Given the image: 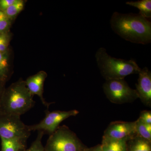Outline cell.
Segmentation results:
<instances>
[{"label":"cell","instance_id":"cell-1","mask_svg":"<svg viewBox=\"0 0 151 151\" xmlns=\"http://www.w3.org/2000/svg\"><path fill=\"white\" fill-rule=\"evenodd\" d=\"M110 24L113 32L126 40L143 45L151 42V22L139 14L115 12Z\"/></svg>","mask_w":151,"mask_h":151},{"label":"cell","instance_id":"cell-2","mask_svg":"<svg viewBox=\"0 0 151 151\" xmlns=\"http://www.w3.org/2000/svg\"><path fill=\"white\" fill-rule=\"evenodd\" d=\"M33 97L25 81L20 79L4 90L0 100V115L21 116L24 114L35 104Z\"/></svg>","mask_w":151,"mask_h":151},{"label":"cell","instance_id":"cell-3","mask_svg":"<svg viewBox=\"0 0 151 151\" xmlns=\"http://www.w3.org/2000/svg\"><path fill=\"white\" fill-rule=\"evenodd\" d=\"M95 58L101 75L106 81L124 79L131 74H139L142 69L134 60L113 57L104 47L98 49Z\"/></svg>","mask_w":151,"mask_h":151},{"label":"cell","instance_id":"cell-4","mask_svg":"<svg viewBox=\"0 0 151 151\" xmlns=\"http://www.w3.org/2000/svg\"><path fill=\"white\" fill-rule=\"evenodd\" d=\"M44 147L45 151H85L88 148L65 125L50 135Z\"/></svg>","mask_w":151,"mask_h":151},{"label":"cell","instance_id":"cell-5","mask_svg":"<svg viewBox=\"0 0 151 151\" xmlns=\"http://www.w3.org/2000/svg\"><path fill=\"white\" fill-rule=\"evenodd\" d=\"M103 89L108 100L115 104L132 103L139 98L136 89L131 88L124 79L106 81Z\"/></svg>","mask_w":151,"mask_h":151},{"label":"cell","instance_id":"cell-6","mask_svg":"<svg viewBox=\"0 0 151 151\" xmlns=\"http://www.w3.org/2000/svg\"><path fill=\"white\" fill-rule=\"evenodd\" d=\"M30 132L28 126L22 122L20 116L9 114L0 115L1 138H20L27 140Z\"/></svg>","mask_w":151,"mask_h":151},{"label":"cell","instance_id":"cell-7","mask_svg":"<svg viewBox=\"0 0 151 151\" xmlns=\"http://www.w3.org/2000/svg\"><path fill=\"white\" fill-rule=\"evenodd\" d=\"M79 112L76 110L69 111H45V118L38 124L28 126L29 131H42L44 134L51 135L59 127L60 124L65 119L78 115Z\"/></svg>","mask_w":151,"mask_h":151},{"label":"cell","instance_id":"cell-8","mask_svg":"<svg viewBox=\"0 0 151 151\" xmlns=\"http://www.w3.org/2000/svg\"><path fill=\"white\" fill-rule=\"evenodd\" d=\"M136 135V121H116L111 122L106 128L103 139L113 140H128Z\"/></svg>","mask_w":151,"mask_h":151},{"label":"cell","instance_id":"cell-9","mask_svg":"<svg viewBox=\"0 0 151 151\" xmlns=\"http://www.w3.org/2000/svg\"><path fill=\"white\" fill-rule=\"evenodd\" d=\"M136 91L139 98L147 107L151 106V72L147 67L141 69L139 73Z\"/></svg>","mask_w":151,"mask_h":151},{"label":"cell","instance_id":"cell-10","mask_svg":"<svg viewBox=\"0 0 151 151\" xmlns=\"http://www.w3.org/2000/svg\"><path fill=\"white\" fill-rule=\"evenodd\" d=\"M45 71H40L35 75L29 76L25 81L26 86L33 96L37 95L40 98L42 104L48 108L51 103H47L43 97V87L47 77Z\"/></svg>","mask_w":151,"mask_h":151},{"label":"cell","instance_id":"cell-11","mask_svg":"<svg viewBox=\"0 0 151 151\" xmlns=\"http://www.w3.org/2000/svg\"><path fill=\"white\" fill-rule=\"evenodd\" d=\"M127 151H151V142L135 135L127 141Z\"/></svg>","mask_w":151,"mask_h":151},{"label":"cell","instance_id":"cell-12","mask_svg":"<svg viewBox=\"0 0 151 151\" xmlns=\"http://www.w3.org/2000/svg\"><path fill=\"white\" fill-rule=\"evenodd\" d=\"M1 151H22L26 149L27 140L20 138H1Z\"/></svg>","mask_w":151,"mask_h":151},{"label":"cell","instance_id":"cell-13","mask_svg":"<svg viewBox=\"0 0 151 151\" xmlns=\"http://www.w3.org/2000/svg\"><path fill=\"white\" fill-rule=\"evenodd\" d=\"M127 140H113L102 139L101 145L103 151H127Z\"/></svg>","mask_w":151,"mask_h":151},{"label":"cell","instance_id":"cell-14","mask_svg":"<svg viewBox=\"0 0 151 151\" xmlns=\"http://www.w3.org/2000/svg\"><path fill=\"white\" fill-rule=\"evenodd\" d=\"M126 4L138 9L139 10V14L145 18H151V0H140L135 1H128Z\"/></svg>","mask_w":151,"mask_h":151},{"label":"cell","instance_id":"cell-15","mask_svg":"<svg viewBox=\"0 0 151 151\" xmlns=\"http://www.w3.org/2000/svg\"><path fill=\"white\" fill-rule=\"evenodd\" d=\"M136 131L138 136L151 142V125L144 124L138 119L136 121Z\"/></svg>","mask_w":151,"mask_h":151},{"label":"cell","instance_id":"cell-16","mask_svg":"<svg viewBox=\"0 0 151 151\" xmlns=\"http://www.w3.org/2000/svg\"><path fill=\"white\" fill-rule=\"evenodd\" d=\"M24 6V1L18 0L17 2L9 7L4 12L10 20H12L23 10Z\"/></svg>","mask_w":151,"mask_h":151},{"label":"cell","instance_id":"cell-17","mask_svg":"<svg viewBox=\"0 0 151 151\" xmlns=\"http://www.w3.org/2000/svg\"><path fill=\"white\" fill-rule=\"evenodd\" d=\"M9 55L7 52H0V80L4 81L8 77Z\"/></svg>","mask_w":151,"mask_h":151},{"label":"cell","instance_id":"cell-18","mask_svg":"<svg viewBox=\"0 0 151 151\" xmlns=\"http://www.w3.org/2000/svg\"><path fill=\"white\" fill-rule=\"evenodd\" d=\"M44 134L42 131H38L37 137L35 141L33 142L28 149H25L22 151H45L42 142V138Z\"/></svg>","mask_w":151,"mask_h":151},{"label":"cell","instance_id":"cell-19","mask_svg":"<svg viewBox=\"0 0 151 151\" xmlns=\"http://www.w3.org/2000/svg\"><path fill=\"white\" fill-rule=\"evenodd\" d=\"M11 20L4 13L0 11V33H6L11 26Z\"/></svg>","mask_w":151,"mask_h":151},{"label":"cell","instance_id":"cell-20","mask_svg":"<svg viewBox=\"0 0 151 151\" xmlns=\"http://www.w3.org/2000/svg\"><path fill=\"white\" fill-rule=\"evenodd\" d=\"M139 119L146 124L151 125V111H142L140 114Z\"/></svg>","mask_w":151,"mask_h":151},{"label":"cell","instance_id":"cell-21","mask_svg":"<svg viewBox=\"0 0 151 151\" xmlns=\"http://www.w3.org/2000/svg\"><path fill=\"white\" fill-rule=\"evenodd\" d=\"M17 1L18 0H0V11L4 12Z\"/></svg>","mask_w":151,"mask_h":151},{"label":"cell","instance_id":"cell-22","mask_svg":"<svg viewBox=\"0 0 151 151\" xmlns=\"http://www.w3.org/2000/svg\"><path fill=\"white\" fill-rule=\"evenodd\" d=\"M9 42L0 43V52H7Z\"/></svg>","mask_w":151,"mask_h":151},{"label":"cell","instance_id":"cell-23","mask_svg":"<svg viewBox=\"0 0 151 151\" xmlns=\"http://www.w3.org/2000/svg\"><path fill=\"white\" fill-rule=\"evenodd\" d=\"M9 36L6 33H0V43L9 42Z\"/></svg>","mask_w":151,"mask_h":151},{"label":"cell","instance_id":"cell-24","mask_svg":"<svg viewBox=\"0 0 151 151\" xmlns=\"http://www.w3.org/2000/svg\"><path fill=\"white\" fill-rule=\"evenodd\" d=\"M85 151H103L102 149L101 145H97L92 147L91 148H87Z\"/></svg>","mask_w":151,"mask_h":151},{"label":"cell","instance_id":"cell-25","mask_svg":"<svg viewBox=\"0 0 151 151\" xmlns=\"http://www.w3.org/2000/svg\"><path fill=\"white\" fill-rule=\"evenodd\" d=\"M2 82H3V81L0 80V100H1L2 95L3 92H4V91Z\"/></svg>","mask_w":151,"mask_h":151}]
</instances>
